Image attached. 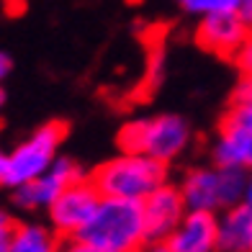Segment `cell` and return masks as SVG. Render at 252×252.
Segmentation results:
<instances>
[{
	"label": "cell",
	"mask_w": 252,
	"mask_h": 252,
	"mask_svg": "<svg viewBox=\"0 0 252 252\" xmlns=\"http://www.w3.org/2000/svg\"><path fill=\"white\" fill-rule=\"evenodd\" d=\"M167 252H216L219 250V216L209 211H188L175 232L165 239Z\"/></svg>",
	"instance_id": "obj_10"
},
{
	"label": "cell",
	"mask_w": 252,
	"mask_h": 252,
	"mask_svg": "<svg viewBox=\"0 0 252 252\" xmlns=\"http://www.w3.org/2000/svg\"><path fill=\"white\" fill-rule=\"evenodd\" d=\"M5 173H8V152L0 147V186L5 183Z\"/></svg>",
	"instance_id": "obj_20"
},
{
	"label": "cell",
	"mask_w": 252,
	"mask_h": 252,
	"mask_svg": "<svg viewBox=\"0 0 252 252\" xmlns=\"http://www.w3.org/2000/svg\"><path fill=\"white\" fill-rule=\"evenodd\" d=\"M8 252H62V247L60 237L52 226L26 221V224H13V229H10Z\"/></svg>",
	"instance_id": "obj_13"
},
{
	"label": "cell",
	"mask_w": 252,
	"mask_h": 252,
	"mask_svg": "<svg viewBox=\"0 0 252 252\" xmlns=\"http://www.w3.org/2000/svg\"><path fill=\"white\" fill-rule=\"evenodd\" d=\"M247 175L242 170H226V167H198L186 175L183 180V198L188 203V211H226L232 206L245 201Z\"/></svg>",
	"instance_id": "obj_4"
},
{
	"label": "cell",
	"mask_w": 252,
	"mask_h": 252,
	"mask_svg": "<svg viewBox=\"0 0 252 252\" xmlns=\"http://www.w3.org/2000/svg\"><path fill=\"white\" fill-rule=\"evenodd\" d=\"M245 201L252 206V173L247 175V188H245Z\"/></svg>",
	"instance_id": "obj_22"
},
{
	"label": "cell",
	"mask_w": 252,
	"mask_h": 252,
	"mask_svg": "<svg viewBox=\"0 0 252 252\" xmlns=\"http://www.w3.org/2000/svg\"><path fill=\"white\" fill-rule=\"evenodd\" d=\"M250 29L252 26L237 10L203 16L198 24V31H196V41L211 54L226 57V60H237L239 49L250 39Z\"/></svg>",
	"instance_id": "obj_9"
},
{
	"label": "cell",
	"mask_w": 252,
	"mask_h": 252,
	"mask_svg": "<svg viewBox=\"0 0 252 252\" xmlns=\"http://www.w3.org/2000/svg\"><path fill=\"white\" fill-rule=\"evenodd\" d=\"M75 239L103 252H139L150 245L142 203L124 198H103L83 232Z\"/></svg>",
	"instance_id": "obj_1"
},
{
	"label": "cell",
	"mask_w": 252,
	"mask_h": 252,
	"mask_svg": "<svg viewBox=\"0 0 252 252\" xmlns=\"http://www.w3.org/2000/svg\"><path fill=\"white\" fill-rule=\"evenodd\" d=\"M167 170L165 162L147 155H121L103 162L93 173V186L103 198H124L142 203L150 193L165 186Z\"/></svg>",
	"instance_id": "obj_2"
},
{
	"label": "cell",
	"mask_w": 252,
	"mask_h": 252,
	"mask_svg": "<svg viewBox=\"0 0 252 252\" xmlns=\"http://www.w3.org/2000/svg\"><path fill=\"white\" fill-rule=\"evenodd\" d=\"M3 103H5V93H3V88H0V108H3Z\"/></svg>",
	"instance_id": "obj_25"
},
{
	"label": "cell",
	"mask_w": 252,
	"mask_h": 252,
	"mask_svg": "<svg viewBox=\"0 0 252 252\" xmlns=\"http://www.w3.org/2000/svg\"><path fill=\"white\" fill-rule=\"evenodd\" d=\"M237 64H239V70H242V75H252V36L245 41V47L239 49Z\"/></svg>",
	"instance_id": "obj_15"
},
{
	"label": "cell",
	"mask_w": 252,
	"mask_h": 252,
	"mask_svg": "<svg viewBox=\"0 0 252 252\" xmlns=\"http://www.w3.org/2000/svg\"><path fill=\"white\" fill-rule=\"evenodd\" d=\"M8 226H10L8 214H3V211H0V232H3V229H8Z\"/></svg>",
	"instance_id": "obj_24"
},
{
	"label": "cell",
	"mask_w": 252,
	"mask_h": 252,
	"mask_svg": "<svg viewBox=\"0 0 252 252\" xmlns=\"http://www.w3.org/2000/svg\"><path fill=\"white\" fill-rule=\"evenodd\" d=\"M10 229H13V224L0 232V252H8L10 250Z\"/></svg>",
	"instance_id": "obj_21"
},
{
	"label": "cell",
	"mask_w": 252,
	"mask_h": 252,
	"mask_svg": "<svg viewBox=\"0 0 252 252\" xmlns=\"http://www.w3.org/2000/svg\"><path fill=\"white\" fill-rule=\"evenodd\" d=\"M190 144V126L180 116L134 119L121 126L119 147L126 155H147L159 162L180 157Z\"/></svg>",
	"instance_id": "obj_3"
},
{
	"label": "cell",
	"mask_w": 252,
	"mask_h": 252,
	"mask_svg": "<svg viewBox=\"0 0 252 252\" xmlns=\"http://www.w3.org/2000/svg\"><path fill=\"white\" fill-rule=\"evenodd\" d=\"M214 165L226 170H252V131L221 121L219 139L214 144Z\"/></svg>",
	"instance_id": "obj_11"
},
{
	"label": "cell",
	"mask_w": 252,
	"mask_h": 252,
	"mask_svg": "<svg viewBox=\"0 0 252 252\" xmlns=\"http://www.w3.org/2000/svg\"><path fill=\"white\" fill-rule=\"evenodd\" d=\"M175 3L193 16H214V13L237 10V0H175Z\"/></svg>",
	"instance_id": "obj_14"
},
{
	"label": "cell",
	"mask_w": 252,
	"mask_h": 252,
	"mask_svg": "<svg viewBox=\"0 0 252 252\" xmlns=\"http://www.w3.org/2000/svg\"><path fill=\"white\" fill-rule=\"evenodd\" d=\"M62 139H64V124L52 121L39 126L24 142H18L8 152V173L3 186L16 190L26 186V183L36 180L39 175H44L57 162V152H60Z\"/></svg>",
	"instance_id": "obj_5"
},
{
	"label": "cell",
	"mask_w": 252,
	"mask_h": 252,
	"mask_svg": "<svg viewBox=\"0 0 252 252\" xmlns=\"http://www.w3.org/2000/svg\"><path fill=\"white\" fill-rule=\"evenodd\" d=\"M10 70H13V62H10V57L0 49V85L5 83V77L10 75Z\"/></svg>",
	"instance_id": "obj_17"
},
{
	"label": "cell",
	"mask_w": 252,
	"mask_h": 252,
	"mask_svg": "<svg viewBox=\"0 0 252 252\" xmlns=\"http://www.w3.org/2000/svg\"><path fill=\"white\" fill-rule=\"evenodd\" d=\"M77 180H83V170H80L70 157H57V162L44 175L26 183V186L16 188L13 201L26 211L49 209V206L60 198V193H64Z\"/></svg>",
	"instance_id": "obj_7"
},
{
	"label": "cell",
	"mask_w": 252,
	"mask_h": 252,
	"mask_svg": "<svg viewBox=\"0 0 252 252\" xmlns=\"http://www.w3.org/2000/svg\"><path fill=\"white\" fill-rule=\"evenodd\" d=\"M100 201H103V196L93 186V180H77L64 193H60V198L47 209L49 211V226L57 234L75 239L83 232V226L93 219Z\"/></svg>",
	"instance_id": "obj_6"
},
{
	"label": "cell",
	"mask_w": 252,
	"mask_h": 252,
	"mask_svg": "<svg viewBox=\"0 0 252 252\" xmlns=\"http://www.w3.org/2000/svg\"><path fill=\"white\" fill-rule=\"evenodd\" d=\"M139 252H167V247L165 245H150V247H144Z\"/></svg>",
	"instance_id": "obj_23"
},
{
	"label": "cell",
	"mask_w": 252,
	"mask_h": 252,
	"mask_svg": "<svg viewBox=\"0 0 252 252\" xmlns=\"http://www.w3.org/2000/svg\"><path fill=\"white\" fill-rule=\"evenodd\" d=\"M232 100H252V75H242Z\"/></svg>",
	"instance_id": "obj_16"
},
{
	"label": "cell",
	"mask_w": 252,
	"mask_h": 252,
	"mask_svg": "<svg viewBox=\"0 0 252 252\" xmlns=\"http://www.w3.org/2000/svg\"><path fill=\"white\" fill-rule=\"evenodd\" d=\"M221 252H252V206L247 201L226 209L219 219Z\"/></svg>",
	"instance_id": "obj_12"
},
{
	"label": "cell",
	"mask_w": 252,
	"mask_h": 252,
	"mask_svg": "<svg viewBox=\"0 0 252 252\" xmlns=\"http://www.w3.org/2000/svg\"><path fill=\"white\" fill-rule=\"evenodd\" d=\"M144 224H147V239L150 245H165V239L175 232V226L188 214V203L183 198V190L178 186H159L142 201Z\"/></svg>",
	"instance_id": "obj_8"
},
{
	"label": "cell",
	"mask_w": 252,
	"mask_h": 252,
	"mask_svg": "<svg viewBox=\"0 0 252 252\" xmlns=\"http://www.w3.org/2000/svg\"><path fill=\"white\" fill-rule=\"evenodd\" d=\"M62 252H103V250H95V247H90L85 242H80V239H72L67 247H62Z\"/></svg>",
	"instance_id": "obj_18"
},
{
	"label": "cell",
	"mask_w": 252,
	"mask_h": 252,
	"mask_svg": "<svg viewBox=\"0 0 252 252\" xmlns=\"http://www.w3.org/2000/svg\"><path fill=\"white\" fill-rule=\"evenodd\" d=\"M237 13L252 26V0H237Z\"/></svg>",
	"instance_id": "obj_19"
}]
</instances>
